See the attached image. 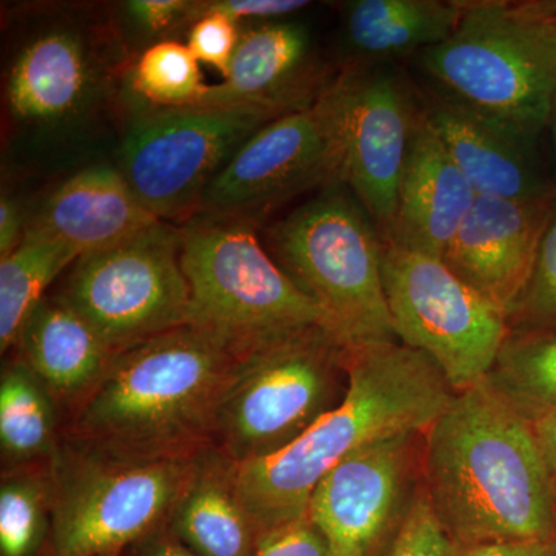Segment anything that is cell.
I'll return each instance as SVG.
<instances>
[{
	"instance_id": "cell-1",
	"label": "cell",
	"mask_w": 556,
	"mask_h": 556,
	"mask_svg": "<svg viewBox=\"0 0 556 556\" xmlns=\"http://www.w3.org/2000/svg\"><path fill=\"white\" fill-rule=\"evenodd\" d=\"M427 495L459 546L555 540L556 485L532 417L486 379L428 428Z\"/></svg>"
},
{
	"instance_id": "cell-2",
	"label": "cell",
	"mask_w": 556,
	"mask_h": 556,
	"mask_svg": "<svg viewBox=\"0 0 556 556\" xmlns=\"http://www.w3.org/2000/svg\"><path fill=\"white\" fill-rule=\"evenodd\" d=\"M345 368L338 407L287 447L236 464L237 490L262 536L305 517L318 482L345 457L380 439L427 431L455 396L438 365L399 340L345 346Z\"/></svg>"
},
{
	"instance_id": "cell-3",
	"label": "cell",
	"mask_w": 556,
	"mask_h": 556,
	"mask_svg": "<svg viewBox=\"0 0 556 556\" xmlns=\"http://www.w3.org/2000/svg\"><path fill=\"white\" fill-rule=\"evenodd\" d=\"M239 354L185 325L119 351L78 404L68 437L116 452L188 457L214 445Z\"/></svg>"
},
{
	"instance_id": "cell-4",
	"label": "cell",
	"mask_w": 556,
	"mask_h": 556,
	"mask_svg": "<svg viewBox=\"0 0 556 556\" xmlns=\"http://www.w3.org/2000/svg\"><path fill=\"white\" fill-rule=\"evenodd\" d=\"M447 40L413 58L424 89L527 141L543 142L556 94L544 0H460Z\"/></svg>"
},
{
	"instance_id": "cell-5",
	"label": "cell",
	"mask_w": 556,
	"mask_h": 556,
	"mask_svg": "<svg viewBox=\"0 0 556 556\" xmlns=\"http://www.w3.org/2000/svg\"><path fill=\"white\" fill-rule=\"evenodd\" d=\"M268 247L343 346L397 340L383 289L382 239L345 182L318 190L274 223Z\"/></svg>"
},
{
	"instance_id": "cell-6",
	"label": "cell",
	"mask_w": 556,
	"mask_h": 556,
	"mask_svg": "<svg viewBox=\"0 0 556 556\" xmlns=\"http://www.w3.org/2000/svg\"><path fill=\"white\" fill-rule=\"evenodd\" d=\"M195 456L130 455L84 439H61L47 463L51 530L42 556L121 554L166 526Z\"/></svg>"
},
{
	"instance_id": "cell-7",
	"label": "cell",
	"mask_w": 556,
	"mask_h": 556,
	"mask_svg": "<svg viewBox=\"0 0 556 556\" xmlns=\"http://www.w3.org/2000/svg\"><path fill=\"white\" fill-rule=\"evenodd\" d=\"M345 346L320 327L295 329L239 353L223 394L214 447L232 463L273 455L338 407Z\"/></svg>"
},
{
	"instance_id": "cell-8",
	"label": "cell",
	"mask_w": 556,
	"mask_h": 556,
	"mask_svg": "<svg viewBox=\"0 0 556 556\" xmlns=\"http://www.w3.org/2000/svg\"><path fill=\"white\" fill-rule=\"evenodd\" d=\"M179 233L192 327L237 354L295 329L331 332L324 311L277 265L247 219L201 218Z\"/></svg>"
},
{
	"instance_id": "cell-9",
	"label": "cell",
	"mask_w": 556,
	"mask_h": 556,
	"mask_svg": "<svg viewBox=\"0 0 556 556\" xmlns=\"http://www.w3.org/2000/svg\"><path fill=\"white\" fill-rule=\"evenodd\" d=\"M382 278L399 342L430 357L455 393L490 378L511 332L506 311L444 258L394 241H382Z\"/></svg>"
},
{
	"instance_id": "cell-10",
	"label": "cell",
	"mask_w": 556,
	"mask_h": 556,
	"mask_svg": "<svg viewBox=\"0 0 556 556\" xmlns=\"http://www.w3.org/2000/svg\"><path fill=\"white\" fill-rule=\"evenodd\" d=\"M113 353L189 325L181 233L167 223L76 260L61 292Z\"/></svg>"
},
{
	"instance_id": "cell-11",
	"label": "cell",
	"mask_w": 556,
	"mask_h": 556,
	"mask_svg": "<svg viewBox=\"0 0 556 556\" xmlns=\"http://www.w3.org/2000/svg\"><path fill=\"white\" fill-rule=\"evenodd\" d=\"M334 83L316 104L252 135L211 182L197 214L248 222L305 192L343 182L345 148Z\"/></svg>"
},
{
	"instance_id": "cell-12",
	"label": "cell",
	"mask_w": 556,
	"mask_h": 556,
	"mask_svg": "<svg viewBox=\"0 0 556 556\" xmlns=\"http://www.w3.org/2000/svg\"><path fill=\"white\" fill-rule=\"evenodd\" d=\"M274 119L252 108L153 110L124 138L119 169L161 222L197 214L219 172Z\"/></svg>"
},
{
	"instance_id": "cell-13",
	"label": "cell",
	"mask_w": 556,
	"mask_h": 556,
	"mask_svg": "<svg viewBox=\"0 0 556 556\" xmlns=\"http://www.w3.org/2000/svg\"><path fill=\"white\" fill-rule=\"evenodd\" d=\"M342 118L343 182L380 239L393 236L399 188L419 115L417 84L402 64L343 65L334 83Z\"/></svg>"
},
{
	"instance_id": "cell-14",
	"label": "cell",
	"mask_w": 556,
	"mask_h": 556,
	"mask_svg": "<svg viewBox=\"0 0 556 556\" xmlns=\"http://www.w3.org/2000/svg\"><path fill=\"white\" fill-rule=\"evenodd\" d=\"M415 433L365 445L318 482L308 518L331 556H379L402 517Z\"/></svg>"
},
{
	"instance_id": "cell-15",
	"label": "cell",
	"mask_w": 556,
	"mask_h": 556,
	"mask_svg": "<svg viewBox=\"0 0 556 556\" xmlns=\"http://www.w3.org/2000/svg\"><path fill=\"white\" fill-rule=\"evenodd\" d=\"M339 72L318 56L305 22L251 25L241 33L228 78L208 86L199 108H252L280 118L316 104Z\"/></svg>"
},
{
	"instance_id": "cell-16",
	"label": "cell",
	"mask_w": 556,
	"mask_h": 556,
	"mask_svg": "<svg viewBox=\"0 0 556 556\" xmlns=\"http://www.w3.org/2000/svg\"><path fill=\"white\" fill-rule=\"evenodd\" d=\"M555 193L532 201L478 195L442 257L507 316L529 281Z\"/></svg>"
},
{
	"instance_id": "cell-17",
	"label": "cell",
	"mask_w": 556,
	"mask_h": 556,
	"mask_svg": "<svg viewBox=\"0 0 556 556\" xmlns=\"http://www.w3.org/2000/svg\"><path fill=\"white\" fill-rule=\"evenodd\" d=\"M417 91L428 124L478 195L518 201L554 195L543 142L497 129L419 84Z\"/></svg>"
},
{
	"instance_id": "cell-18",
	"label": "cell",
	"mask_w": 556,
	"mask_h": 556,
	"mask_svg": "<svg viewBox=\"0 0 556 556\" xmlns=\"http://www.w3.org/2000/svg\"><path fill=\"white\" fill-rule=\"evenodd\" d=\"M101 89L93 49L75 28L36 33L11 64L7 100L17 123L61 129L86 115Z\"/></svg>"
},
{
	"instance_id": "cell-19",
	"label": "cell",
	"mask_w": 556,
	"mask_h": 556,
	"mask_svg": "<svg viewBox=\"0 0 556 556\" xmlns=\"http://www.w3.org/2000/svg\"><path fill=\"white\" fill-rule=\"evenodd\" d=\"M477 197L420 108L399 188L396 225L387 241L444 257Z\"/></svg>"
},
{
	"instance_id": "cell-20",
	"label": "cell",
	"mask_w": 556,
	"mask_h": 556,
	"mask_svg": "<svg viewBox=\"0 0 556 556\" xmlns=\"http://www.w3.org/2000/svg\"><path fill=\"white\" fill-rule=\"evenodd\" d=\"M156 222L121 169L98 164L62 182L25 230L60 241L83 257L123 243Z\"/></svg>"
},
{
	"instance_id": "cell-21",
	"label": "cell",
	"mask_w": 556,
	"mask_h": 556,
	"mask_svg": "<svg viewBox=\"0 0 556 556\" xmlns=\"http://www.w3.org/2000/svg\"><path fill=\"white\" fill-rule=\"evenodd\" d=\"M166 527L199 556H257L262 541L237 490L236 463L214 445L195 456Z\"/></svg>"
},
{
	"instance_id": "cell-22",
	"label": "cell",
	"mask_w": 556,
	"mask_h": 556,
	"mask_svg": "<svg viewBox=\"0 0 556 556\" xmlns=\"http://www.w3.org/2000/svg\"><path fill=\"white\" fill-rule=\"evenodd\" d=\"M343 65L402 64L456 30L460 0H350L340 5Z\"/></svg>"
},
{
	"instance_id": "cell-23",
	"label": "cell",
	"mask_w": 556,
	"mask_h": 556,
	"mask_svg": "<svg viewBox=\"0 0 556 556\" xmlns=\"http://www.w3.org/2000/svg\"><path fill=\"white\" fill-rule=\"evenodd\" d=\"M22 358L54 401H84L115 353L62 294L43 298L22 328Z\"/></svg>"
},
{
	"instance_id": "cell-24",
	"label": "cell",
	"mask_w": 556,
	"mask_h": 556,
	"mask_svg": "<svg viewBox=\"0 0 556 556\" xmlns=\"http://www.w3.org/2000/svg\"><path fill=\"white\" fill-rule=\"evenodd\" d=\"M54 397L24 358L3 365L0 375V448L13 467L49 463L56 452Z\"/></svg>"
},
{
	"instance_id": "cell-25",
	"label": "cell",
	"mask_w": 556,
	"mask_h": 556,
	"mask_svg": "<svg viewBox=\"0 0 556 556\" xmlns=\"http://www.w3.org/2000/svg\"><path fill=\"white\" fill-rule=\"evenodd\" d=\"M80 255L60 241L25 230L9 257L0 258V351L20 340L22 328L46 298L50 285Z\"/></svg>"
},
{
	"instance_id": "cell-26",
	"label": "cell",
	"mask_w": 556,
	"mask_h": 556,
	"mask_svg": "<svg viewBox=\"0 0 556 556\" xmlns=\"http://www.w3.org/2000/svg\"><path fill=\"white\" fill-rule=\"evenodd\" d=\"M50 530L49 466L11 467L0 484V556H42Z\"/></svg>"
},
{
	"instance_id": "cell-27",
	"label": "cell",
	"mask_w": 556,
	"mask_h": 556,
	"mask_svg": "<svg viewBox=\"0 0 556 556\" xmlns=\"http://www.w3.org/2000/svg\"><path fill=\"white\" fill-rule=\"evenodd\" d=\"M490 380L530 417L556 412V331H511Z\"/></svg>"
},
{
	"instance_id": "cell-28",
	"label": "cell",
	"mask_w": 556,
	"mask_h": 556,
	"mask_svg": "<svg viewBox=\"0 0 556 556\" xmlns=\"http://www.w3.org/2000/svg\"><path fill=\"white\" fill-rule=\"evenodd\" d=\"M130 84L155 110L199 108L208 90L200 62L188 46L175 40L150 46L139 56Z\"/></svg>"
},
{
	"instance_id": "cell-29",
	"label": "cell",
	"mask_w": 556,
	"mask_h": 556,
	"mask_svg": "<svg viewBox=\"0 0 556 556\" xmlns=\"http://www.w3.org/2000/svg\"><path fill=\"white\" fill-rule=\"evenodd\" d=\"M508 324L511 331H556V193L532 273Z\"/></svg>"
},
{
	"instance_id": "cell-30",
	"label": "cell",
	"mask_w": 556,
	"mask_h": 556,
	"mask_svg": "<svg viewBox=\"0 0 556 556\" xmlns=\"http://www.w3.org/2000/svg\"><path fill=\"white\" fill-rule=\"evenodd\" d=\"M456 548L426 492L413 497L379 556H456Z\"/></svg>"
},
{
	"instance_id": "cell-31",
	"label": "cell",
	"mask_w": 556,
	"mask_h": 556,
	"mask_svg": "<svg viewBox=\"0 0 556 556\" xmlns=\"http://www.w3.org/2000/svg\"><path fill=\"white\" fill-rule=\"evenodd\" d=\"M240 38V25L236 22L222 14L204 13L190 27L188 47L197 61L217 70L226 79Z\"/></svg>"
},
{
	"instance_id": "cell-32",
	"label": "cell",
	"mask_w": 556,
	"mask_h": 556,
	"mask_svg": "<svg viewBox=\"0 0 556 556\" xmlns=\"http://www.w3.org/2000/svg\"><path fill=\"white\" fill-rule=\"evenodd\" d=\"M309 5L311 2L306 0H212V2H197L193 21L200 14L215 13L228 17L237 25L249 22L251 27V25L266 24V22L291 20Z\"/></svg>"
},
{
	"instance_id": "cell-33",
	"label": "cell",
	"mask_w": 556,
	"mask_h": 556,
	"mask_svg": "<svg viewBox=\"0 0 556 556\" xmlns=\"http://www.w3.org/2000/svg\"><path fill=\"white\" fill-rule=\"evenodd\" d=\"M257 556H331L324 536L308 515L266 533L260 541Z\"/></svg>"
},
{
	"instance_id": "cell-34",
	"label": "cell",
	"mask_w": 556,
	"mask_h": 556,
	"mask_svg": "<svg viewBox=\"0 0 556 556\" xmlns=\"http://www.w3.org/2000/svg\"><path fill=\"white\" fill-rule=\"evenodd\" d=\"M197 2L189 0H130L126 3L127 20L150 36L164 35L186 21H193Z\"/></svg>"
},
{
	"instance_id": "cell-35",
	"label": "cell",
	"mask_w": 556,
	"mask_h": 556,
	"mask_svg": "<svg viewBox=\"0 0 556 556\" xmlns=\"http://www.w3.org/2000/svg\"><path fill=\"white\" fill-rule=\"evenodd\" d=\"M456 556H556L555 540L503 541L459 546Z\"/></svg>"
},
{
	"instance_id": "cell-36",
	"label": "cell",
	"mask_w": 556,
	"mask_h": 556,
	"mask_svg": "<svg viewBox=\"0 0 556 556\" xmlns=\"http://www.w3.org/2000/svg\"><path fill=\"white\" fill-rule=\"evenodd\" d=\"M121 556H199L177 540L166 526L135 541L121 552Z\"/></svg>"
},
{
	"instance_id": "cell-37",
	"label": "cell",
	"mask_w": 556,
	"mask_h": 556,
	"mask_svg": "<svg viewBox=\"0 0 556 556\" xmlns=\"http://www.w3.org/2000/svg\"><path fill=\"white\" fill-rule=\"evenodd\" d=\"M24 217L20 204L9 193L2 192L0 199V258L9 257L25 237Z\"/></svg>"
},
{
	"instance_id": "cell-38",
	"label": "cell",
	"mask_w": 556,
	"mask_h": 556,
	"mask_svg": "<svg viewBox=\"0 0 556 556\" xmlns=\"http://www.w3.org/2000/svg\"><path fill=\"white\" fill-rule=\"evenodd\" d=\"M538 441L543 448L548 470L556 485V412L541 413L532 417Z\"/></svg>"
},
{
	"instance_id": "cell-39",
	"label": "cell",
	"mask_w": 556,
	"mask_h": 556,
	"mask_svg": "<svg viewBox=\"0 0 556 556\" xmlns=\"http://www.w3.org/2000/svg\"><path fill=\"white\" fill-rule=\"evenodd\" d=\"M544 156H546L548 172L556 185V94L548 115L546 131L543 138Z\"/></svg>"
},
{
	"instance_id": "cell-40",
	"label": "cell",
	"mask_w": 556,
	"mask_h": 556,
	"mask_svg": "<svg viewBox=\"0 0 556 556\" xmlns=\"http://www.w3.org/2000/svg\"><path fill=\"white\" fill-rule=\"evenodd\" d=\"M544 11H546V20L556 38V0H544Z\"/></svg>"
},
{
	"instance_id": "cell-41",
	"label": "cell",
	"mask_w": 556,
	"mask_h": 556,
	"mask_svg": "<svg viewBox=\"0 0 556 556\" xmlns=\"http://www.w3.org/2000/svg\"><path fill=\"white\" fill-rule=\"evenodd\" d=\"M100 556H121V554H108V555H100Z\"/></svg>"
}]
</instances>
